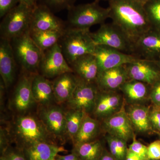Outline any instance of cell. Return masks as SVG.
I'll use <instances>...</instances> for the list:
<instances>
[{
    "instance_id": "cell-7",
    "label": "cell",
    "mask_w": 160,
    "mask_h": 160,
    "mask_svg": "<svg viewBox=\"0 0 160 160\" xmlns=\"http://www.w3.org/2000/svg\"><path fill=\"white\" fill-rule=\"evenodd\" d=\"M90 35L96 46H105L132 54L133 44L121 29L113 23H103Z\"/></svg>"
},
{
    "instance_id": "cell-42",
    "label": "cell",
    "mask_w": 160,
    "mask_h": 160,
    "mask_svg": "<svg viewBox=\"0 0 160 160\" xmlns=\"http://www.w3.org/2000/svg\"><path fill=\"white\" fill-rule=\"evenodd\" d=\"M56 160H66L65 159L63 158L62 157V155H58L56 159Z\"/></svg>"
},
{
    "instance_id": "cell-6",
    "label": "cell",
    "mask_w": 160,
    "mask_h": 160,
    "mask_svg": "<svg viewBox=\"0 0 160 160\" xmlns=\"http://www.w3.org/2000/svg\"><path fill=\"white\" fill-rule=\"evenodd\" d=\"M33 8L19 3L8 12L1 22V38L11 41L29 30Z\"/></svg>"
},
{
    "instance_id": "cell-43",
    "label": "cell",
    "mask_w": 160,
    "mask_h": 160,
    "mask_svg": "<svg viewBox=\"0 0 160 160\" xmlns=\"http://www.w3.org/2000/svg\"><path fill=\"white\" fill-rule=\"evenodd\" d=\"M0 160H6L4 158L2 157H1V158H0Z\"/></svg>"
},
{
    "instance_id": "cell-8",
    "label": "cell",
    "mask_w": 160,
    "mask_h": 160,
    "mask_svg": "<svg viewBox=\"0 0 160 160\" xmlns=\"http://www.w3.org/2000/svg\"><path fill=\"white\" fill-rule=\"evenodd\" d=\"M38 72L48 79L56 78L66 72H73L58 43L43 51Z\"/></svg>"
},
{
    "instance_id": "cell-40",
    "label": "cell",
    "mask_w": 160,
    "mask_h": 160,
    "mask_svg": "<svg viewBox=\"0 0 160 160\" xmlns=\"http://www.w3.org/2000/svg\"><path fill=\"white\" fill-rule=\"evenodd\" d=\"M99 160H116L115 158L112 155H110L107 153L103 152L102 156Z\"/></svg>"
},
{
    "instance_id": "cell-12",
    "label": "cell",
    "mask_w": 160,
    "mask_h": 160,
    "mask_svg": "<svg viewBox=\"0 0 160 160\" xmlns=\"http://www.w3.org/2000/svg\"><path fill=\"white\" fill-rule=\"evenodd\" d=\"M39 119L51 135L62 140L66 134V112L59 106H43L39 111Z\"/></svg>"
},
{
    "instance_id": "cell-22",
    "label": "cell",
    "mask_w": 160,
    "mask_h": 160,
    "mask_svg": "<svg viewBox=\"0 0 160 160\" xmlns=\"http://www.w3.org/2000/svg\"><path fill=\"white\" fill-rule=\"evenodd\" d=\"M27 160H56L60 152H66L62 146L49 142H42L22 150Z\"/></svg>"
},
{
    "instance_id": "cell-16",
    "label": "cell",
    "mask_w": 160,
    "mask_h": 160,
    "mask_svg": "<svg viewBox=\"0 0 160 160\" xmlns=\"http://www.w3.org/2000/svg\"><path fill=\"white\" fill-rule=\"evenodd\" d=\"M35 74L25 72L18 82L12 99V104L18 111H26L35 102L32 89Z\"/></svg>"
},
{
    "instance_id": "cell-1",
    "label": "cell",
    "mask_w": 160,
    "mask_h": 160,
    "mask_svg": "<svg viewBox=\"0 0 160 160\" xmlns=\"http://www.w3.org/2000/svg\"><path fill=\"white\" fill-rule=\"evenodd\" d=\"M109 18L132 44L152 29L144 4L139 0H110Z\"/></svg>"
},
{
    "instance_id": "cell-14",
    "label": "cell",
    "mask_w": 160,
    "mask_h": 160,
    "mask_svg": "<svg viewBox=\"0 0 160 160\" xmlns=\"http://www.w3.org/2000/svg\"><path fill=\"white\" fill-rule=\"evenodd\" d=\"M16 64L10 41L1 38L0 74L5 88H9L14 82Z\"/></svg>"
},
{
    "instance_id": "cell-36",
    "label": "cell",
    "mask_w": 160,
    "mask_h": 160,
    "mask_svg": "<svg viewBox=\"0 0 160 160\" xmlns=\"http://www.w3.org/2000/svg\"><path fill=\"white\" fill-rule=\"evenodd\" d=\"M157 82L153 85L154 86L152 89L150 97L152 102L160 107V82Z\"/></svg>"
},
{
    "instance_id": "cell-41",
    "label": "cell",
    "mask_w": 160,
    "mask_h": 160,
    "mask_svg": "<svg viewBox=\"0 0 160 160\" xmlns=\"http://www.w3.org/2000/svg\"><path fill=\"white\" fill-rule=\"evenodd\" d=\"M140 2L143 3V4H145L146 3L148 2H151V1H154V0H139Z\"/></svg>"
},
{
    "instance_id": "cell-13",
    "label": "cell",
    "mask_w": 160,
    "mask_h": 160,
    "mask_svg": "<svg viewBox=\"0 0 160 160\" xmlns=\"http://www.w3.org/2000/svg\"><path fill=\"white\" fill-rule=\"evenodd\" d=\"M104 126L110 135L126 142L133 137L132 124L123 108L105 118Z\"/></svg>"
},
{
    "instance_id": "cell-10",
    "label": "cell",
    "mask_w": 160,
    "mask_h": 160,
    "mask_svg": "<svg viewBox=\"0 0 160 160\" xmlns=\"http://www.w3.org/2000/svg\"><path fill=\"white\" fill-rule=\"evenodd\" d=\"M97 62L99 73L140 59L131 54L125 53L105 46H96L93 53Z\"/></svg>"
},
{
    "instance_id": "cell-3",
    "label": "cell",
    "mask_w": 160,
    "mask_h": 160,
    "mask_svg": "<svg viewBox=\"0 0 160 160\" xmlns=\"http://www.w3.org/2000/svg\"><path fill=\"white\" fill-rule=\"evenodd\" d=\"M58 44L70 66L80 57L93 54L96 47L89 29H72L69 27L65 29Z\"/></svg>"
},
{
    "instance_id": "cell-11",
    "label": "cell",
    "mask_w": 160,
    "mask_h": 160,
    "mask_svg": "<svg viewBox=\"0 0 160 160\" xmlns=\"http://www.w3.org/2000/svg\"><path fill=\"white\" fill-rule=\"evenodd\" d=\"M66 24L46 5L39 3L33 8L29 29L63 32L67 27Z\"/></svg>"
},
{
    "instance_id": "cell-26",
    "label": "cell",
    "mask_w": 160,
    "mask_h": 160,
    "mask_svg": "<svg viewBox=\"0 0 160 160\" xmlns=\"http://www.w3.org/2000/svg\"><path fill=\"white\" fill-rule=\"evenodd\" d=\"M64 32L38 31L29 29V35L32 39L42 51L57 44Z\"/></svg>"
},
{
    "instance_id": "cell-5",
    "label": "cell",
    "mask_w": 160,
    "mask_h": 160,
    "mask_svg": "<svg viewBox=\"0 0 160 160\" xmlns=\"http://www.w3.org/2000/svg\"><path fill=\"white\" fill-rule=\"evenodd\" d=\"M17 63L24 71L37 74L43 51L33 42L29 30L10 41Z\"/></svg>"
},
{
    "instance_id": "cell-27",
    "label": "cell",
    "mask_w": 160,
    "mask_h": 160,
    "mask_svg": "<svg viewBox=\"0 0 160 160\" xmlns=\"http://www.w3.org/2000/svg\"><path fill=\"white\" fill-rule=\"evenodd\" d=\"M72 152L81 160H99L103 152L102 146L99 141H90L74 146Z\"/></svg>"
},
{
    "instance_id": "cell-29",
    "label": "cell",
    "mask_w": 160,
    "mask_h": 160,
    "mask_svg": "<svg viewBox=\"0 0 160 160\" xmlns=\"http://www.w3.org/2000/svg\"><path fill=\"white\" fill-rule=\"evenodd\" d=\"M87 113L81 110L70 109L66 112V134L73 141Z\"/></svg>"
},
{
    "instance_id": "cell-38",
    "label": "cell",
    "mask_w": 160,
    "mask_h": 160,
    "mask_svg": "<svg viewBox=\"0 0 160 160\" xmlns=\"http://www.w3.org/2000/svg\"><path fill=\"white\" fill-rule=\"evenodd\" d=\"M126 158V160H144L137 154L130 151L129 149L127 150Z\"/></svg>"
},
{
    "instance_id": "cell-28",
    "label": "cell",
    "mask_w": 160,
    "mask_h": 160,
    "mask_svg": "<svg viewBox=\"0 0 160 160\" xmlns=\"http://www.w3.org/2000/svg\"><path fill=\"white\" fill-rule=\"evenodd\" d=\"M148 84L136 80L129 79L121 86L120 89L126 97L132 101L144 99L148 93Z\"/></svg>"
},
{
    "instance_id": "cell-21",
    "label": "cell",
    "mask_w": 160,
    "mask_h": 160,
    "mask_svg": "<svg viewBox=\"0 0 160 160\" xmlns=\"http://www.w3.org/2000/svg\"><path fill=\"white\" fill-rule=\"evenodd\" d=\"M74 72H66L55 78L52 87L55 100L58 103H62L71 97L78 82V77Z\"/></svg>"
},
{
    "instance_id": "cell-34",
    "label": "cell",
    "mask_w": 160,
    "mask_h": 160,
    "mask_svg": "<svg viewBox=\"0 0 160 160\" xmlns=\"http://www.w3.org/2000/svg\"><path fill=\"white\" fill-rule=\"evenodd\" d=\"M19 3V0H0V18L4 17Z\"/></svg>"
},
{
    "instance_id": "cell-37",
    "label": "cell",
    "mask_w": 160,
    "mask_h": 160,
    "mask_svg": "<svg viewBox=\"0 0 160 160\" xmlns=\"http://www.w3.org/2000/svg\"><path fill=\"white\" fill-rule=\"evenodd\" d=\"M149 120L151 125L160 131V109L154 110L149 112Z\"/></svg>"
},
{
    "instance_id": "cell-24",
    "label": "cell",
    "mask_w": 160,
    "mask_h": 160,
    "mask_svg": "<svg viewBox=\"0 0 160 160\" xmlns=\"http://www.w3.org/2000/svg\"><path fill=\"white\" fill-rule=\"evenodd\" d=\"M98 128V121L86 114L79 130L72 141L74 146L92 141L97 134Z\"/></svg>"
},
{
    "instance_id": "cell-44",
    "label": "cell",
    "mask_w": 160,
    "mask_h": 160,
    "mask_svg": "<svg viewBox=\"0 0 160 160\" xmlns=\"http://www.w3.org/2000/svg\"><path fill=\"white\" fill-rule=\"evenodd\" d=\"M96 1H98V2H100V1H108V2H109V1H110V0H96Z\"/></svg>"
},
{
    "instance_id": "cell-20",
    "label": "cell",
    "mask_w": 160,
    "mask_h": 160,
    "mask_svg": "<svg viewBox=\"0 0 160 160\" xmlns=\"http://www.w3.org/2000/svg\"><path fill=\"white\" fill-rule=\"evenodd\" d=\"M70 66L78 78L88 82L96 83L99 69L94 54H86L80 57Z\"/></svg>"
},
{
    "instance_id": "cell-18",
    "label": "cell",
    "mask_w": 160,
    "mask_h": 160,
    "mask_svg": "<svg viewBox=\"0 0 160 160\" xmlns=\"http://www.w3.org/2000/svg\"><path fill=\"white\" fill-rule=\"evenodd\" d=\"M128 80V73L124 65L100 72L96 83L100 90L116 91Z\"/></svg>"
},
{
    "instance_id": "cell-17",
    "label": "cell",
    "mask_w": 160,
    "mask_h": 160,
    "mask_svg": "<svg viewBox=\"0 0 160 160\" xmlns=\"http://www.w3.org/2000/svg\"><path fill=\"white\" fill-rule=\"evenodd\" d=\"M152 29L140 37L133 44L132 54L148 61L160 53V35Z\"/></svg>"
},
{
    "instance_id": "cell-2",
    "label": "cell",
    "mask_w": 160,
    "mask_h": 160,
    "mask_svg": "<svg viewBox=\"0 0 160 160\" xmlns=\"http://www.w3.org/2000/svg\"><path fill=\"white\" fill-rule=\"evenodd\" d=\"M12 134L21 150L42 142H49L51 134L42 121L31 115L18 116L15 120Z\"/></svg>"
},
{
    "instance_id": "cell-9",
    "label": "cell",
    "mask_w": 160,
    "mask_h": 160,
    "mask_svg": "<svg viewBox=\"0 0 160 160\" xmlns=\"http://www.w3.org/2000/svg\"><path fill=\"white\" fill-rule=\"evenodd\" d=\"M78 78L77 85L67 104L70 109L81 110L88 114L94 111L99 89L95 82Z\"/></svg>"
},
{
    "instance_id": "cell-4",
    "label": "cell",
    "mask_w": 160,
    "mask_h": 160,
    "mask_svg": "<svg viewBox=\"0 0 160 160\" xmlns=\"http://www.w3.org/2000/svg\"><path fill=\"white\" fill-rule=\"evenodd\" d=\"M99 2L72 6L68 9L66 24L72 29H89L92 26L105 23L109 18V7L103 8Z\"/></svg>"
},
{
    "instance_id": "cell-15",
    "label": "cell",
    "mask_w": 160,
    "mask_h": 160,
    "mask_svg": "<svg viewBox=\"0 0 160 160\" xmlns=\"http://www.w3.org/2000/svg\"><path fill=\"white\" fill-rule=\"evenodd\" d=\"M152 64V61L140 59L125 65L129 79L153 85L158 81L160 74Z\"/></svg>"
},
{
    "instance_id": "cell-33",
    "label": "cell",
    "mask_w": 160,
    "mask_h": 160,
    "mask_svg": "<svg viewBox=\"0 0 160 160\" xmlns=\"http://www.w3.org/2000/svg\"><path fill=\"white\" fill-rule=\"evenodd\" d=\"M2 154L1 157L6 160H27L22 150L19 149L15 150L8 147Z\"/></svg>"
},
{
    "instance_id": "cell-19",
    "label": "cell",
    "mask_w": 160,
    "mask_h": 160,
    "mask_svg": "<svg viewBox=\"0 0 160 160\" xmlns=\"http://www.w3.org/2000/svg\"><path fill=\"white\" fill-rule=\"evenodd\" d=\"M122 104V97L116 91L99 89L93 112L98 117L106 118L119 111Z\"/></svg>"
},
{
    "instance_id": "cell-30",
    "label": "cell",
    "mask_w": 160,
    "mask_h": 160,
    "mask_svg": "<svg viewBox=\"0 0 160 160\" xmlns=\"http://www.w3.org/2000/svg\"><path fill=\"white\" fill-rule=\"evenodd\" d=\"M146 14L152 27L160 28V0H154L144 4Z\"/></svg>"
},
{
    "instance_id": "cell-35",
    "label": "cell",
    "mask_w": 160,
    "mask_h": 160,
    "mask_svg": "<svg viewBox=\"0 0 160 160\" xmlns=\"http://www.w3.org/2000/svg\"><path fill=\"white\" fill-rule=\"evenodd\" d=\"M148 159H160V140H157L151 143L148 147Z\"/></svg>"
},
{
    "instance_id": "cell-23",
    "label": "cell",
    "mask_w": 160,
    "mask_h": 160,
    "mask_svg": "<svg viewBox=\"0 0 160 160\" xmlns=\"http://www.w3.org/2000/svg\"><path fill=\"white\" fill-rule=\"evenodd\" d=\"M32 89L35 101L42 106H49L55 100L52 82L39 73L35 74Z\"/></svg>"
},
{
    "instance_id": "cell-39",
    "label": "cell",
    "mask_w": 160,
    "mask_h": 160,
    "mask_svg": "<svg viewBox=\"0 0 160 160\" xmlns=\"http://www.w3.org/2000/svg\"><path fill=\"white\" fill-rule=\"evenodd\" d=\"M39 0H19L20 3L25 4L31 8H34L38 5V1Z\"/></svg>"
},
{
    "instance_id": "cell-31",
    "label": "cell",
    "mask_w": 160,
    "mask_h": 160,
    "mask_svg": "<svg viewBox=\"0 0 160 160\" xmlns=\"http://www.w3.org/2000/svg\"><path fill=\"white\" fill-rule=\"evenodd\" d=\"M41 4L48 7L52 12H56L64 9L68 10L74 6L76 0H39Z\"/></svg>"
},
{
    "instance_id": "cell-32",
    "label": "cell",
    "mask_w": 160,
    "mask_h": 160,
    "mask_svg": "<svg viewBox=\"0 0 160 160\" xmlns=\"http://www.w3.org/2000/svg\"><path fill=\"white\" fill-rule=\"evenodd\" d=\"M129 149L137 154L144 160H146L148 159L147 157L148 147L143 145L142 143L138 142L135 139V138H133V142L129 146Z\"/></svg>"
},
{
    "instance_id": "cell-25",
    "label": "cell",
    "mask_w": 160,
    "mask_h": 160,
    "mask_svg": "<svg viewBox=\"0 0 160 160\" xmlns=\"http://www.w3.org/2000/svg\"><path fill=\"white\" fill-rule=\"evenodd\" d=\"M128 116L132 126L138 131L145 132L151 127L149 110L145 106H132L129 110Z\"/></svg>"
}]
</instances>
